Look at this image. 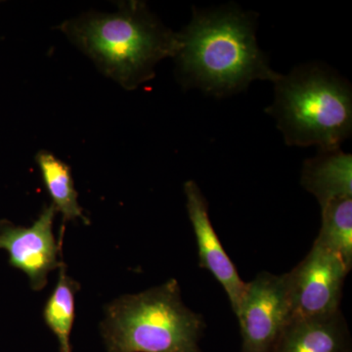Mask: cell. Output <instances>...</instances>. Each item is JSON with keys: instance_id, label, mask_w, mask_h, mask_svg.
<instances>
[{"instance_id": "4", "label": "cell", "mask_w": 352, "mask_h": 352, "mask_svg": "<svg viewBox=\"0 0 352 352\" xmlns=\"http://www.w3.org/2000/svg\"><path fill=\"white\" fill-rule=\"evenodd\" d=\"M106 352H201L203 317L183 302L178 282L120 296L106 307Z\"/></svg>"}, {"instance_id": "8", "label": "cell", "mask_w": 352, "mask_h": 352, "mask_svg": "<svg viewBox=\"0 0 352 352\" xmlns=\"http://www.w3.org/2000/svg\"><path fill=\"white\" fill-rule=\"evenodd\" d=\"M184 193L189 219L195 233L200 265L214 275L226 289L233 311L237 312L247 284L242 281L228 254L217 237L210 214L208 203L193 180L185 182Z\"/></svg>"}, {"instance_id": "13", "label": "cell", "mask_w": 352, "mask_h": 352, "mask_svg": "<svg viewBox=\"0 0 352 352\" xmlns=\"http://www.w3.org/2000/svg\"><path fill=\"white\" fill-rule=\"evenodd\" d=\"M59 270V280L44 307L43 319L56 337L60 352H72L69 336L75 321V296L80 286L68 276L64 263Z\"/></svg>"}, {"instance_id": "5", "label": "cell", "mask_w": 352, "mask_h": 352, "mask_svg": "<svg viewBox=\"0 0 352 352\" xmlns=\"http://www.w3.org/2000/svg\"><path fill=\"white\" fill-rule=\"evenodd\" d=\"M236 315L242 335V352H273L293 316L287 273H259L247 283Z\"/></svg>"}, {"instance_id": "7", "label": "cell", "mask_w": 352, "mask_h": 352, "mask_svg": "<svg viewBox=\"0 0 352 352\" xmlns=\"http://www.w3.org/2000/svg\"><path fill=\"white\" fill-rule=\"evenodd\" d=\"M55 214L56 210L51 204L44 207L32 226L0 221V250L8 252L11 266L29 277L34 291L44 289L48 274L63 263L58 261L61 244H58L53 233Z\"/></svg>"}, {"instance_id": "6", "label": "cell", "mask_w": 352, "mask_h": 352, "mask_svg": "<svg viewBox=\"0 0 352 352\" xmlns=\"http://www.w3.org/2000/svg\"><path fill=\"white\" fill-rule=\"evenodd\" d=\"M347 274L337 254L314 242L302 263L287 273L292 317L326 316L340 311Z\"/></svg>"}, {"instance_id": "10", "label": "cell", "mask_w": 352, "mask_h": 352, "mask_svg": "<svg viewBox=\"0 0 352 352\" xmlns=\"http://www.w3.org/2000/svg\"><path fill=\"white\" fill-rule=\"evenodd\" d=\"M300 183L320 206L352 198V155L340 148L319 150L318 155L303 164Z\"/></svg>"}, {"instance_id": "9", "label": "cell", "mask_w": 352, "mask_h": 352, "mask_svg": "<svg viewBox=\"0 0 352 352\" xmlns=\"http://www.w3.org/2000/svg\"><path fill=\"white\" fill-rule=\"evenodd\" d=\"M273 352H351V336L342 312L292 317Z\"/></svg>"}, {"instance_id": "11", "label": "cell", "mask_w": 352, "mask_h": 352, "mask_svg": "<svg viewBox=\"0 0 352 352\" xmlns=\"http://www.w3.org/2000/svg\"><path fill=\"white\" fill-rule=\"evenodd\" d=\"M36 161L52 200L53 207L63 217V224L76 219H82L85 224L89 223L78 204V192L68 164L46 151L39 152Z\"/></svg>"}, {"instance_id": "2", "label": "cell", "mask_w": 352, "mask_h": 352, "mask_svg": "<svg viewBox=\"0 0 352 352\" xmlns=\"http://www.w3.org/2000/svg\"><path fill=\"white\" fill-rule=\"evenodd\" d=\"M59 29L97 68L127 90L155 76L157 64L175 57L177 32L171 31L145 2H122L113 13L88 12Z\"/></svg>"}, {"instance_id": "3", "label": "cell", "mask_w": 352, "mask_h": 352, "mask_svg": "<svg viewBox=\"0 0 352 352\" xmlns=\"http://www.w3.org/2000/svg\"><path fill=\"white\" fill-rule=\"evenodd\" d=\"M266 112L277 122L289 146L340 148L352 132L351 83L323 64L296 67L280 76Z\"/></svg>"}, {"instance_id": "12", "label": "cell", "mask_w": 352, "mask_h": 352, "mask_svg": "<svg viewBox=\"0 0 352 352\" xmlns=\"http://www.w3.org/2000/svg\"><path fill=\"white\" fill-rule=\"evenodd\" d=\"M322 226L315 242L337 254L346 270L352 267V198L337 199L321 206Z\"/></svg>"}, {"instance_id": "1", "label": "cell", "mask_w": 352, "mask_h": 352, "mask_svg": "<svg viewBox=\"0 0 352 352\" xmlns=\"http://www.w3.org/2000/svg\"><path fill=\"white\" fill-rule=\"evenodd\" d=\"M256 30V14L239 7H194L192 20L177 32L175 58L183 87L223 98L254 80L276 82L281 74L273 71L258 47Z\"/></svg>"}]
</instances>
